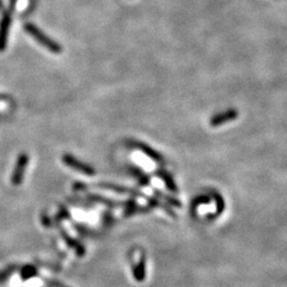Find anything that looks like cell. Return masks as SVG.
I'll list each match as a JSON object with an SVG mask.
<instances>
[{
  "label": "cell",
  "mask_w": 287,
  "mask_h": 287,
  "mask_svg": "<svg viewBox=\"0 0 287 287\" xmlns=\"http://www.w3.org/2000/svg\"><path fill=\"white\" fill-rule=\"evenodd\" d=\"M131 173L133 176H134L137 181H139L140 184H144V185H147V184L150 183V180L148 178V176L146 175L145 172H142L139 168H136V167H131Z\"/></svg>",
  "instance_id": "11"
},
{
  "label": "cell",
  "mask_w": 287,
  "mask_h": 287,
  "mask_svg": "<svg viewBox=\"0 0 287 287\" xmlns=\"http://www.w3.org/2000/svg\"><path fill=\"white\" fill-rule=\"evenodd\" d=\"M90 198H93L95 201L97 202H105V204H108V206H115V203L114 201H111L109 199H106V198H101V197H96L95 195H90Z\"/></svg>",
  "instance_id": "15"
},
{
  "label": "cell",
  "mask_w": 287,
  "mask_h": 287,
  "mask_svg": "<svg viewBox=\"0 0 287 287\" xmlns=\"http://www.w3.org/2000/svg\"><path fill=\"white\" fill-rule=\"evenodd\" d=\"M61 234H62V236H63L65 243L69 246V248H73L76 251V253L78 254V256H84L86 251H85V248L83 247V245H82L79 241H76L71 236H69L67 232H65V231H62V232H61Z\"/></svg>",
  "instance_id": "8"
},
{
  "label": "cell",
  "mask_w": 287,
  "mask_h": 287,
  "mask_svg": "<svg viewBox=\"0 0 287 287\" xmlns=\"http://www.w3.org/2000/svg\"><path fill=\"white\" fill-rule=\"evenodd\" d=\"M157 194L159 195L160 198L165 200V201L169 204V206H175V207H178V208H180V207L182 206V204L180 203V201H179L178 199L169 197V196H167V195H164V194H162V193H160V192H157Z\"/></svg>",
  "instance_id": "14"
},
{
  "label": "cell",
  "mask_w": 287,
  "mask_h": 287,
  "mask_svg": "<svg viewBox=\"0 0 287 287\" xmlns=\"http://www.w3.org/2000/svg\"><path fill=\"white\" fill-rule=\"evenodd\" d=\"M237 117H238V111L236 109L231 108L212 116L210 120V125L214 128H216L224 124H228V122L235 120Z\"/></svg>",
  "instance_id": "4"
},
{
  "label": "cell",
  "mask_w": 287,
  "mask_h": 287,
  "mask_svg": "<svg viewBox=\"0 0 287 287\" xmlns=\"http://www.w3.org/2000/svg\"><path fill=\"white\" fill-rule=\"evenodd\" d=\"M158 176L163 180L164 183H165L166 187L170 192H172V193H177L178 192V187H177L176 182L173 181L172 176L170 175V173L166 169H163V168L158 169Z\"/></svg>",
  "instance_id": "9"
},
{
  "label": "cell",
  "mask_w": 287,
  "mask_h": 287,
  "mask_svg": "<svg viewBox=\"0 0 287 287\" xmlns=\"http://www.w3.org/2000/svg\"><path fill=\"white\" fill-rule=\"evenodd\" d=\"M28 164H29V157L26 155V153H22V155H20L17 159L16 165H15L13 175L11 178L13 185L16 186V185H19V184H22Z\"/></svg>",
  "instance_id": "5"
},
{
  "label": "cell",
  "mask_w": 287,
  "mask_h": 287,
  "mask_svg": "<svg viewBox=\"0 0 287 287\" xmlns=\"http://www.w3.org/2000/svg\"><path fill=\"white\" fill-rule=\"evenodd\" d=\"M211 201V197L208 196V195H201V196H198L195 198L192 202V209L195 210L197 207L201 206V204H207Z\"/></svg>",
  "instance_id": "12"
},
{
  "label": "cell",
  "mask_w": 287,
  "mask_h": 287,
  "mask_svg": "<svg viewBox=\"0 0 287 287\" xmlns=\"http://www.w3.org/2000/svg\"><path fill=\"white\" fill-rule=\"evenodd\" d=\"M25 30L26 31L31 35L35 40H37V42L44 46L45 48H47L50 53H53V54H61L62 53V47H61L60 44H58L56 40L54 39H51L49 36H47L42 30H39L35 25L33 24H26L25 25Z\"/></svg>",
  "instance_id": "1"
},
{
  "label": "cell",
  "mask_w": 287,
  "mask_h": 287,
  "mask_svg": "<svg viewBox=\"0 0 287 287\" xmlns=\"http://www.w3.org/2000/svg\"><path fill=\"white\" fill-rule=\"evenodd\" d=\"M99 186L101 188H106V189H110L113 192L116 193H122V194H132V195H139V193H137L134 189L128 188L126 186H120V185H116V184H110V183H101L99 184Z\"/></svg>",
  "instance_id": "10"
},
{
  "label": "cell",
  "mask_w": 287,
  "mask_h": 287,
  "mask_svg": "<svg viewBox=\"0 0 287 287\" xmlns=\"http://www.w3.org/2000/svg\"><path fill=\"white\" fill-rule=\"evenodd\" d=\"M37 270L36 268L34 267V266H26V267L23 268L22 270V275H23V278L24 279H29V278H32V276H34L36 274Z\"/></svg>",
  "instance_id": "13"
},
{
  "label": "cell",
  "mask_w": 287,
  "mask_h": 287,
  "mask_svg": "<svg viewBox=\"0 0 287 287\" xmlns=\"http://www.w3.org/2000/svg\"><path fill=\"white\" fill-rule=\"evenodd\" d=\"M62 160L67 167L74 169L80 173H83V175L85 176H94L96 173V170L94 167H91L90 165H88V164H85L82 161L78 160L74 156L68 155V153L63 155Z\"/></svg>",
  "instance_id": "3"
},
{
  "label": "cell",
  "mask_w": 287,
  "mask_h": 287,
  "mask_svg": "<svg viewBox=\"0 0 287 287\" xmlns=\"http://www.w3.org/2000/svg\"><path fill=\"white\" fill-rule=\"evenodd\" d=\"M57 217L59 219H65V218H68L69 217V214H68V211L64 208V207H61L58 214H57Z\"/></svg>",
  "instance_id": "16"
},
{
  "label": "cell",
  "mask_w": 287,
  "mask_h": 287,
  "mask_svg": "<svg viewBox=\"0 0 287 287\" xmlns=\"http://www.w3.org/2000/svg\"><path fill=\"white\" fill-rule=\"evenodd\" d=\"M133 276L137 282H142L146 279V255L141 253L136 263L132 266Z\"/></svg>",
  "instance_id": "7"
},
{
  "label": "cell",
  "mask_w": 287,
  "mask_h": 287,
  "mask_svg": "<svg viewBox=\"0 0 287 287\" xmlns=\"http://www.w3.org/2000/svg\"><path fill=\"white\" fill-rule=\"evenodd\" d=\"M2 7H3V2H2V0H0V8H2Z\"/></svg>",
  "instance_id": "19"
},
{
  "label": "cell",
  "mask_w": 287,
  "mask_h": 287,
  "mask_svg": "<svg viewBox=\"0 0 287 287\" xmlns=\"http://www.w3.org/2000/svg\"><path fill=\"white\" fill-rule=\"evenodd\" d=\"M42 222H43V224L45 225V227H50V225L53 224V222L50 221V219L48 218L47 215H45V216L43 215V216H42Z\"/></svg>",
  "instance_id": "17"
},
{
  "label": "cell",
  "mask_w": 287,
  "mask_h": 287,
  "mask_svg": "<svg viewBox=\"0 0 287 287\" xmlns=\"http://www.w3.org/2000/svg\"><path fill=\"white\" fill-rule=\"evenodd\" d=\"M53 285H54V286H56V287H65L64 285L60 284V283H53Z\"/></svg>",
  "instance_id": "18"
},
{
  "label": "cell",
  "mask_w": 287,
  "mask_h": 287,
  "mask_svg": "<svg viewBox=\"0 0 287 287\" xmlns=\"http://www.w3.org/2000/svg\"><path fill=\"white\" fill-rule=\"evenodd\" d=\"M16 2L17 0H12L9 8L4 12L2 20H0V51H4L7 47L9 30H10V26H11L12 14L14 11Z\"/></svg>",
  "instance_id": "2"
},
{
  "label": "cell",
  "mask_w": 287,
  "mask_h": 287,
  "mask_svg": "<svg viewBox=\"0 0 287 287\" xmlns=\"http://www.w3.org/2000/svg\"><path fill=\"white\" fill-rule=\"evenodd\" d=\"M129 144H131V147L140 150L141 152H144V155H146L147 157H149L153 161H156L158 163H164L163 161H165V159L163 158L162 155H160V153L158 151H156L153 148L146 145V144L137 141V140H131V141H129Z\"/></svg>",
  "instance_id": "6"
}]
</instances>
